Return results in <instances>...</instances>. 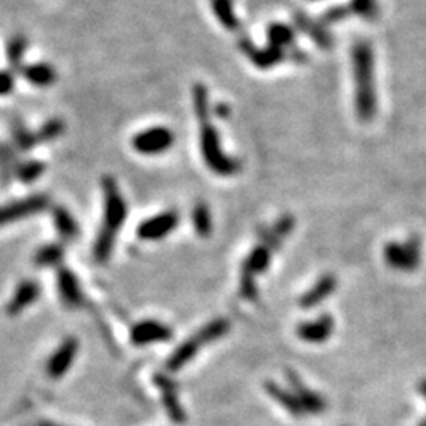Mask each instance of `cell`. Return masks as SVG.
I'll return each instance as SVG.
<instances>
[{
	"label": "cell",
	"mask_w": 426,
	"mask_h": 426,
	"mask_svg": "<svg viewBox=\"0 0 426 426\" xmlns=\"http://www.w3.org/2000/svg\"><path fill=\"white\" fill-rule=\"evenodd\" d=\"M335 332V319L330 314H321L313 321L301 322L297 327V336L310 345L326 342Z\"/></svg>",
	"instance_id": "obj_13"
},
{
	"label": "cell",
	"mask_w": 426,
	"mask_h": 426,
	"mask_svg": "<svg viewBox=\"0 0 426 426\" xmlns=\"http://www.w3.org/2000/svg\"><path fill=\"white\" fill-rule=\"evenodd\" d=\"M212 11L218 23L221 24L226 30L236 32L240 27V21L234 10V0H210Z\"/></svg>",
	"instance_id": "obj_23"
},
{
	"label": "cell",
	"mask_w": 426,
	"mask_h": 426,
	"mask_svg": "<svg viewBox=\"0 0 426 426\" xmlns=\"http://www.w3.org/2000/svg\"><path fill=\"white\" fill-rule=\"evenodd\" d=\"M287 59L295 62V64H305L308 60V54L304 50H300V47L292 46L291 50H287Z\"/></svg>",
	"instance_id": "obj_36"
},
{
	"label": "cell",
	"mask_w": 426,
	"mask_h": 426,
	"mask_svg": "<svg viewBox=\"0 0 426 426\" xmlns=\"http://www.w3.org/2000/svg\"><path fill=\"white\" fill-rule=\"evenodd\" d=\"M350 10L365 21H376L379 16V5L376 0H350Z\"/></svg>",
	"instance_id": "obj_31"
},
{
	"label": "cell",
	"mask_w": 426,
	"mask_h": 426,
	"mask_svg": "<svg viewBox=\"0 0 426 426\" xmlns=\"http://www.w3.org/2000/svg\"><path fill=\"white\" fill-rule=\"evenodd\" d=\"M132 342L134 346H147L154 342L169 341L173 338V330L161 324L160 321H141L132 328Z\"/></svg>",
	"instance_id": "obj_12"
},
{
	"label": "cell",
	"mask_w": 426,
	"mask_h": 426,
	"mask_svg": "<svg viewBox=\"0 0 426 426\" xmlns=\"http://www.w3.org/2000/svg\"><path fill=\"white\" fill-rule=\"evenodd\" d=\"M193 106L195 114L199 120V147L204 163L207 164L212 173L228 177L238 173L240 163L236 158L229 156L221 147L218 129L212 125L210 100L207 87L201 82L193 86Z\"/></svg>",
	"instance_id": "obj_1"
},
{
	"label": "cell",
	"mask_w": 426,
	"mask_h": 426,
	"mask_svg": "<svg viewBox=\"0 0 426 426\" xmlns=\"http://www.w3.org/2000/svg\"><path fill=\"white\" fill-rule=\"evenodd\" d=\"M178 221L180 217L175 210L163 212L137 226V237L141 240H161L177 228Z\"/></svg>",
	"instance_id": "obj_9"
},
{
	"label": "cell",
	"mask_w": 426,
	"mask_h": 426,
	"mask_svg": "<svg viewBox=\"0 0 426 426\" xmlns=\"http://www.w3.org/2000/svg\"><path fill=\"white\" fill-rule=\"evenodd\" d=\"M78 347L79 345L76 338H67L62 342L46 365V373L51 379H60L62 376L67 374V371L73 365L74 357L78 354Z\"/></svg>",
	"instance_id": "obj_14"
},
{
	"label": "cell",
	"mask_w": 426,
	"mask_h": 426,
	"mask_svg": "<svg viewBox=\"0 0 426 426\" xmlns=\"http://www.w3.org/2000/svg\"><path fill=\"white\" fill-rule=\"evenodd\" d=\"M27 50V38L24 35H16L8 41L6 46V57L13 70H19L21 62H23L24 52Z\"/></svg>",
	"instance_id": "obj_30"
},
{
	"label": "cell",
	"mask_w": 426,
	"mask_h": 426,
	"mask_svg": "<svg viewBox=\"0 0 426 426\" xmlns=\"http://www.w3.org/2000/svg\"><path fill=\"white\" fill-rule=\"evenodd\" d=\"M336 287H338V280H336L333 273L322 275L310 289L301 295L299 305L304 308V310H310V308L324 304L330 295L336 291Z\"/></svg>",
	"instance_id": "obj_17"
},
{
	"label": "cell",
	"mask_w": 426,
	"mask_h": 426,
	"mask_svg": "<svg viewBox=\"0 0 426 426\" xmlns=\"http://www.w3.org/2000/svg\"><path fill=\"white\" fill-rule=\"evenodd\" d=\"M313 2H314V0H313Z\"/></svg>",
	"instance_id": "obj_42"
},
{
	"label": "cell",
	"mask_w": 426,
	"mask_h": 426,
	"mask_svg": "<svg viewBox=\"0 0 426 426\" xmlns=\"http://www.w3.org/2000/svg\"><path fill=\"white\" fill-rule=\"evenodd\" d=\"M37 144V134L29 132L23 123L16 122L13 125V147L16 149V152H29Z\"/></svg>",
	"instance_id": "obj_29"
},
{
	"label": "cell",
	"mask_w": 426,
	"mask_h": 426,
	"mask_svg": "<svg viewBox=\"0 0 426 426\" xmlns=\"http://www.w3.org/2000/svg\"><path fill=\"white\" fill-rule=\"evenodd\" d=\"M418 391H420L422 396L425 398V401H426V379L418 382Z\"/></svg>",
	"instance_id": "obj_39"
},
{
	"label": "cell",
	"mask_w": 426,
	"mask_h": 426,
	"mask_svg": "<svg viewBox=\"0 0 426 426\" xmlns=\"http://www.w3.org/2000/svg\"><path fill=\"white\" fill-rule=\"evenodd\" d=\"M40 295V286L37 281L25 280L18 286V289L6 306V313L10 316H16L23 313L27 306H30L33 301H37Z\"/></svg>",
	"instance_id": "obj_19"
},
{
	"label": "cell",
	"mask_w": 426,
	"mask_h": 426,
	"mask_svg": "<svg viewBox=\"0 0 426 426\" xmlns=\"http://www.w3.org/2000/svg\"><path fill=\"white\" fill-rule=\"evenodd\" d=\"M37 426H60V425H56V423H51V422H43V423H38Z\"/></svg>",
	"instance_id": "obj_40"
},
{
	"label": "cell",
	"mask_w": 426,
	"mask_h": 426,
	"mask_svg": "<svg viewBox=\"0 0 426 426\" xmlns=\"http://www.w3.org/2000/svg\"><path fill=\"white\" fill-rule=\"evenodd\" d=\"M350 13H352V10H350L349 5H335V6H330V8H327L324 13H322L319 21L326 27L335 25L342 23V21H346L350 16Z\"/></svg>",
	"instance_id": "obj_34"
},
{
	"label": "cell",
	"mask_w": 426,
	"mask_h": 426,
	"mask_svg": "<svg viewBox=\"0 0 426 426\" xmlns=\"http://www.w3.org/2000/svg\"><path fill=\"white\" fill-rule=\"evenodd\" d=\"M52 217L60 238L65 240V242H73L78 237L79 228L76 219L71 217V213L65 207H56L52 212Z\"/></svg>",
	"instance_id": "obj_24"
},
{
	"label": "cell",
	"mask_w": 426,
	"mask_h": 426,
	"mask_svg": "<svg viewBox=\"0 0 426 426\" xmlns=\"http://www.w3.org/2000/svg\"><path fill=\"white\" fill-rule=\"evenodd\" d=\"M57 286L60 299L64 301L65 306L71 308V310H76V308L84 305V294H82L81 284L70 269H65V267L59 269Z\"/></svg>",
	"instance_id": "obj_16"
},
{
	"label": "cell",
	"mask_w": 426,
	"mask_h": 426,
	"mask_svg": "<svg viewBox=\"0 0 426 426\" xmlns=\"http://www.w3.org/2000/svg\"><path fill=\"white\" fill-rule=\"evenodd\" d=\"M13 86H15V81H13V76L6 71H0V95H6L13 91Z\"/></svg>",
	"instance_id": "obj_35"
},
{
	"label": "cell",
	"mask_w": 426,
	"mask_h": 426,
	"mask_svg": "<svg viewBox=\"0 0 426 426\" xmlns=\"http://www.w3.org/2000/svg\"><path fill=\"white\" fill-rule=\"evenodd\" d=\"M47 204H50V199L45 195H35L32 197L23 199V201L6 204L4 207H0V226L18 221L21 218L35 215V213L45 210Z\"/></svg>",
	"instance_id": "obj_11"
},
{
	"label": "cell",
	"mask_w": 426,
	"mask_h": 426,
	"mask_svg": "<svg viewBox=\"0 0 426 426\" xmlns=\"http://www.w3.org/2000/svg\"><path fill=\"white\" fill-rule=\"evenodd\" d=\"M417 426H426V417H425V418H422L420 423H417Z\"/></svg>",
	"instance_id": "obj_41"
},
{
	"label": "cell",
	"mask_w": 426,
	"mask_h": 426,
	"mask_svg": "<svg viewBox=\"0 0 426 426\" xmlns=\"http://www.w3.org/2000/svg\"><path fill=\"white\" fill-rule=\"evenodd\" d=\"M65 132V123L60 119H50L43 127H41L37 134V141L38 142H51L54 139H57Z\"/></svg>",
	"instance_id": "obj_32"
},
{
	"label": "cell",
	"mask_w": 426,
	"mask_h": 426,
	"mask_svg": "<svg viewBox=\"0 0 426 426\" xmlns=\"http://www.w3.org/2000/svg\"><path fill=\"white\" fill-rule=\"evenodd\" d=\"M295 228V218L292 215H283L277 223H275L270 229H264L259 234L260 243L269 246L275 253L281 248L284 240L289 237V234Z\"/></svg>",
	"instance_id": "obj_18"
},
{
	"label": "cell",
	"mask_w": 426,
	"mask_h": 426,
	"mask_svg": "<svg viewBox=\"0 0 426 426\" xmlns=\"http://www.w3.org/2000/svg\"><path fill=\"white\" fill-rule=\"evenodd\" d=\"M101 188L105 196V217L95 240L93 258L98 264H106L113 254L117 234L127 219V204L113 177H103Z\"/></svg>",
	"instance_id": "obj_3"
},
{
	"label": "cell",
	"mask_w": 426,
	"mask_h": 426,
	"mask_svg": "<svg viewBox=\"0 0 426 426\" xmlns=\"http://www.w3.org/2000/svg\"><path fill=\"white\" fill-rule=\"evenodd\" d=\"M16 149L11 144H0V180L5 185L16 175Z\"/></svg>",
	"instance_id": "obj_26"
},
{
	"label": "cell",
	"mask_w": 426,
	"mask_h": 426,
	"mask_svg": "<svg viewBox=\"0 0 426 426\" xmlns=\"http://www.w3.org/2000/svg\"><path fill=\"white\" fill-rule=\"evenodd\" d=\"M384 259L391 270L400 273L415 272L423 260L422 240L412 236L401 242H390L384 248Z\"/></svg>",
	"instance_id": "obj_6"
},
{
	"label": "cell",
	"mask_w": 426,
	"mask_h": 426,
	"mask_svg": "<svg viewBox=\"0 0 426 426\" xmlns=\"http://www.w3.org/2000/svg\"><path fill=\"white\" fill-rule=\"evenodd\" d=\"M23 71V76L25 78V81H29L32 86L37 87H50L52 86L54 82L57 79V73L50 64H33L25 67Z\"/></svg>",
	"instance_id": "obj_22"
},
{
	"label": "cell",
	"mask_w": 426,
	"mask_h": 426,
	"mask_svg": "<svg viewBox=\"0 0 426 426\" xmlns=\"http://www.w3.org/2000/svg\"><path fill=\"white\" fill-rule=\"evenodd\" d=\"M238 47H240V51H242L246 57L250 56V54L256 50V45L253 43L251 41V38L250 37H246V35H243V37H240L238 38Z\"/></svg>",
	"instance_id": "obj_37"
},
{
	"label": "cell",
	"mask_w": 426,
	"mask_h": 426,
	"mask_svg": "<svg viewBox=\"0 0 426 426\" xmlns=\"http://www.w3.org/2000/svg\"><path fill=\"white\" fill-rule=\"evenodd\" d=\"M43 173H45V164L40 161H35V160L18 164V168H16V175L19 180H23L24 183L35 182Z\"/></svg>",
	"instance_id": "obj_33"
},
{
	"label": "cell",
	"mask_w": 426,
	"mask_h": 426,
	"mask_svg": "<svg viewBox=\"0 0 426 426\" xmlns=\"http://www.w3.org/2000/svg\"><path fill=\"white\" fill-rule=\"evenodd\" d=\"M352 76L355 114L362 122H371L377 114V92L374 71V51L367 40L352 46Z\"/></svg>",
	"instance_id": "obj_2"
},
{
	"label": "cell",
	"mask_w": 426,
	"mask_h": 426,
	"mask_svg": "<svg viewBox=\"0 0 426 426\" xmlns=\"http://www.w3.org/2000/svg\"><path fill=\"white\" fill-rule=\"evenodd\" d=\"M65 250L62 245L51 243L40 248L35 254V264L38 267H57L64 259Z\"/></svg>",
	"instance_id": "obj_28"
},
{
	"label": "cell",
	"mask_w": 426,
	"mask_h": 426,
	"mask_svg": "<svg viewBox=\"0 0 426 426\" xmlns=\"http://www.w3.org/2000/svg\"><path fill=\"white\" fill-rule=\"evenodd\" d=\"M191 219H193L195 231L199 237H202V238L210 237L213 223H212V215H210L207 204L197 202L195 205L193 213H191Z\"/></svg>",
	"instance_id": "obj_27"
},
{
	"label": "cell",
	"mask_w": 426,
	"mask_h": 426,
	"mask_svg": "<svg viewBox=\"0 0 426 426\" xmlns=\"http://www.w3.org/2000/svg\"><path fill=\"white\" fill-rule=\"evenodd\" d=\"M154 382L158 390H160L161 403L164 409H166V414L169 415L171 420L175 425H183L185 420H187V415H185L180 398H178L177 382L169 374L164 373H156L154 376Z\"/></svg>",
	"instance_id": "obj_8"
},
{
	"label": "cell",
	"mask_w": 426,
	"mask_h": 426,
	"mask_svg": "<svg viewBox=\"0 0 426 426\" xmlns=\"http://www.w3.org/2000/svg\"><path fill=\"white\" fill-rule=\"evenodd\" d=\"M286 379H287V384L291 386L292 393L297 396L299 403L301 404V408H304L305 414L319 415L327 409V401L324 400V396L316 393L314 390L305 386L304 381L300 379V376L295 373V371L287 369Z\"/></svg>",
	"instance_id": "obj_10"
},
{
	"label": "cell",
	"mask_w": 426,
	"mask_h": 426,
	"mask_svg": "<svg viewBox=\"0 0 426 426\" xmlns=\"http://www.w3.org/2000/svg\"><path fill=\"white\" fill-rule=\"evenodd\" d=\"M174 141V133L169 128L152 127L133 137V147L142 155H160L173 147Z\"/></svg>",
	"instance_id": "obj_7"
},
{
	"label": "cell",
	"mask_w": 426,
	"mask_h": 426,
	"mask_svg": "<svg viewBox=\"0 0 426 426\" xmlns=\"http://www.w3.org/2000/svg\"><path fill=\"white\" fill-rule=\"evenodd\" d=\"M229 328L231 324L228 319L224 318L213 319L207 326L199 330L196 335L191 336V338H188L187 341H183L182 345L171 354V357L166 362V369L169 373H175V371L187 367L188 363L197 355L202 346L210 345V342L223 338V336L229 332Z\"/></svg>",
	"instance_id": "obj_4"
},
{
	"label": "cell",
	"mask_w": 426,
	"mask_h": 426,
	"mask_svg": "<svg viewBox=\"0 0 426 426\" xmlns=\"http://www.w3.org/2000/svg\"><path fill=\"white\" fill-rule=\"evenodd\" d=\"M294 24L297 27V30L310 37L314 41V45L321 47V50L327 51L333 46L332 33L327 30V27L319 19H313L305 13L297 11L294 15Z\"/></svg>",
	"instance_id": "obj_15"
},
{
	"label": "cell",
	"mask_w": 426,
	"mask_h": 426,
	"mask_svg": "<svg viewBox=\"0 0 426 426\" xmlns=\"http://www.w3.org/2000/svg\"><path fill=\"white\" fill-rule=\"evenodd\" d=\"M273 251L269 246L260 243L254 246L246 256L245 263L242 264V270H240V281H238V292L240 297L248 301H256L258 300V284L256 278L258 275L265 272L267 267L270 265Z\"/></svg>",
	"instance_id": "obj_5"
},
{
	"label": "cell",
	"mask_w": 426,
	"mask_h": 426,
	"mask_svg": "<svg viewBox=\"0 0 426 426\" xmlns=\"http://www.w3.org/2000/svg\"><path fill=\"white\" fill-rule=\"evenodd\" d=\"M215 114H217L218 117H228V115L231 114V108H228L226 105H217Z\"/></svg>",
	"instance_id": "obj_38"
},
{
	"label": "cell",
	"mask_w": 426,
	"mask_h": 426,
	"mask_svg": "<svg viewBox=\"0 0 426 426\" xmlns=\"http://www.w3.org/2000/svg\"><path fill=\"white\" fill-rule=\"evenodd\" d=\"M267 40H269V45L287 51L295 46V32L291 25L273 23L267 27Z\"/></svg>",
	"instance_id": "obj_25"
},
{
	"label": "cell",
	"mask_w": 426,
	"mask_h": 426,
	"mask_svg": "<svg viewBox=\"0 0 426 426\" xmlns=\"http://www.w3.org/2000/svg\"><path fill=\"white\" fill-rule=\"evenodd\" d=\"M248 59L258 68H260V70H269V68L277 67L281 62L287 60V51L269 45L265 47H260V50L256 47V50L250 54Z\"/></svg>",
	"instance_id": "obj_21"
},
{
	"label": "cell",
	"mask_w": 426,
	"mask_h": 426,
	"mask_svg": "<svg viewBox=\"0 0 426 426\" xmlns=\"http://www.w3.org/2000/svg\"><path fill=\"white\" fill-rule=\"evenodd\" d=\"M264 388H265L267 393L272 396V400L277 401L280 406H283L287 412H289L291 415H294V417H304L305 415L304 408H301V404L299 403L297 396L292 393L291 388L281 387V386H278L277 382H272V381L265 382Z\"/></svg>",
	"instance_id": "obj_20"
}]
</instances>
